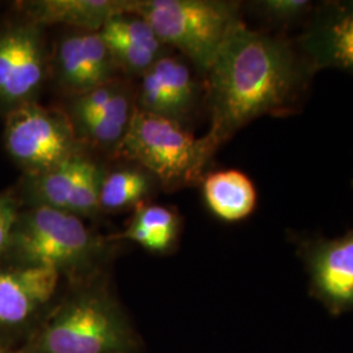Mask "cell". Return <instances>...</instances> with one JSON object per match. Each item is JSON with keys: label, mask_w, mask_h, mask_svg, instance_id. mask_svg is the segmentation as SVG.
Listing matches in <instances>:
<instances>
[{"label": "cell", "mask_w": 353, "mask_h": 353, "mask_svg": "<svg viewBox=\"0 0 353 353\" xmlns=\"http://www.w3.org/2000/svg\"><path fill=\"white\" fill-rule=\"evenodd\" d=\"M316 72L290 38L242 23L205 74L211 121L205 135L220 148L259 117L290 115L299 109Z\"/></svg>", "instance_id": "6da1fadb"}, {"label": "cell", "mask_w": 353, "mask_h": 353, "mask_svg": "<svg viewBox=\"0 0 353 353\" xmlns=\"http://www.w3.org/2000/svg\"><path fill=\"white\" fill-rule=\"evenodd\" d=\"M140 341L99 275L76 281L17 353H138Z\"/></svg>", "instance_id": "7a4b0ae2"}, {"label": "cell", "mask_w": 353, "mask_h": 353, "mask_svg": "<svg viewBox=\"0 0 353 353\" xmlns=\"http://www.w3.org/2000/svg\"><path fill=\"white\" fill-rule=\"evenodd\" d=\"M110 239L92 232L76 214L48 207L20 211L0 265L42 267L74 283L99 275Z\"/></svg>", "instance_id": "3957f363"}, {"label": "cell", "mask_w": 353, "mask_h": 353, "mask_svg": "<svg viewBox=\"0 0 353 353\" xmlns=\"http://www.w3.org/2000/svg\"><path fill=\"white\" fill-rule=\"evenodd\" d=\"M217 150L207 135L196 138L176 122L137 109L113 154L141 165L165 189L176 190L202 183Z\"/></svg>", "instance_id": "277c9868"}, {"label": "cell", "mask_w": 353, "mask_h": 353, "mask_svg": "<svg viewBox=\"0 0 353 353\" xmlns=\"http://www.w3.org/2000/svg\"><path fill=\"white\" fill-rule=\"evenodd\" d=\"M126 13L143 17L165 46L181 51L204 76L243 23L240 3L224 0H128Z\"/></svg>", "instance_id": "5b68a950"}, {"label": "cell", "mask_w": 353, "mask_h": 353, "mask_svg": "<svg viewBox=\"0 0 353 353\" xmlns=\"http://www.w3.org/2000/svg\"><path fill=\"white\" fill-rule=\"evenodd\" d=\"M67 113L29 102L6 114L4 145L26 174L50 170L81 153Z\"/></svg>", "instance_id": "8992f818"}, {"label": "cell", "mask_w": 353, "mask_h": 353, "mask_svg": "<svg viewBox=\"0 0 353 353\" xmlns=\"http://www.w3.org/2000/svg\"><path fill=\"white\" fill-rule=\"evenodd\" d=\"M61 275L42 267L0 265V347L26 335L49 313Z\"/></svg>", "instance_id": "52a82bcc"}, {"label": "cell", "mask_w": 353, "mask_h": 353, "mask_svg": "<svg viewBox=\"0 0 353 353\" xmlns=\"http://www.w3.org/2000/svg\"><path fill=\"white\" fill-rule=\"evenodd\" d=\"M41 26L26 20L0 30V110L36 101L48 72Z\"/></svg>", "instance_id": "ba28073f"}, {"label": "cell", "mask_w": 353, "mask_h": 353, "mask_svg": "<svg viewBox=\"0 0 353 353\" xmlns=\"http://www.w3.org/2000/svg\"><path fill=\"white\" fill-rule=\"evenodd\" d=\"M310 293L334 316L353 312V228L336 239L299 242Z\"/></svg>", "instance_id": "9c48e42d"}, {"label": "cell", "mask_w": 353, "mask_h": 353, "mask_svg": "<svg viewBox=\"0 0 353 353\" xmlns=\"http://www.w3.org/2000/svg\"><path fill=\"white\" fill-rule=\"evenodd\" d=\"M201 92L188 64L163 55L141 75L137 109L183 126L199 101Z\"/></svg>", "instance_id": "30bf717a"}, {"label": "cell", "mask_w": 353, "mask_h": 353, "mask_svg": "<svg viewBox=\"0 0 353 353\" xmlns=\"http://www.w3.org/2000/svg\"><path fill=\"white\" fill-rule=\"evenodd\" d=\"M297 46L316 71L334 68L353 75V0L318 6Z\"/></svg>", "instance_id": "8fae6325"}, {"label": "cell", "mask_w": 353, "mask_h": 353, "mask_svg": "<svg viewBox=\"0 0 353 353\" xmlns=\"http://www.w3.org/2000/svg\"><path fill=\"white\" fill-rule=\"evenodd\" d=\"M59 87L72 97L115 80L117 67L100 32L64 36L52 58Z\"/></svg>", "instance_id": "7c38bea8"}, {"label": "cell", "mask_w": 353, "mask_h": 353, "mask_svg": "<svg viewBox=\"0 0 353 353\" xmlns=\"http://www.w3.org/2000/svg\"><path fill=\"white\" fill-rule=\"evenodd\" d=\"M128 0H37L19 3L23 20L34 26H75L100 32L114 16L126 13Z\"/></svg>", "instance_id": "4fadbf2b"}, {"label": "cell", "mask_w": 353, "mask_h": 353, "mask_svg": "<svg viewBox=\"0 0 353 353\" xmlns=\"http://www.w3.org/2000/svg\"><path fill=\"white\" fill-rule=\"evenodd\" d=\"M202 185L208 208L224 221H240L256 207V190L240 170L214 172L205 176Z\"/></svg>", "instance_id": "5bb4252c"}, {"label": "cell", "mask_w": 353, "mask_h": 353, "mask_svg": "<svg viewBox=\"0 0 353 353\" xmlns=\"http://www.w3.org/2000/svg\"><path fill=\"white\" fill-rule=\"evenodd\" d=\"M85 159L84 154H79L50 170L26 174L20 185V194H16L19 201L26 203L28 207H48L68 212L76 181Z\"/></svg>", "instance_id": "9a60e30c"}, {"label": "cell", "mask_w": 353, "mask_h": 353, "mask_svg": "<svg viewBox=\"0 0 353 353\" xmlns=\"http://www.w3.org/2000/svg\"><path fill=\"white\" fill-rule=\"evenodd\" d=\"M181 221L176 212L161 205H139L126 230L110 240H130L152 252H170L176 245Z\"/></svg>", "instance_id": "2e32d148"}, {"label": "cell", "mask_w": 353, "mask_h": 353, "mask_svg": "<svg viewBox=\"0 0 353 353\" xmlns=\"http://www.w3.org/2000/svg\"><path fill=\"white\" fill-rule=\"evenodd\" d=\"M131 96L122 87L101 112L74 126L80 141H89L103 148H113L126 135L131 119L135 114Z\"/></svg>", "instance_id": "e0dca14e"}, {"label": "cell", "mask_w": 353, "mask_h": 353, "mask_svg": "<svg viewBox=\"0 0 353 353\" xmlns=\"http://www.w3.org/2000/svg\"><path fill=\"white\" fill-rule=\"evenodd\" d=\"M150 188V176L141 170L125 169L114 172L103 178L100 207L106 211L130 208L143 201Z\"/></svg>", "instance_id": "ac0fdd59"}, {"label": "cell", "mask_w": 353, "mask_h": 353, "mask_svg": "<svg viewBox=\"0 0 353 353\" xmlns=\"http://www.w3.org/2000/svg\"><path fill=\"white\" fill-rule=\"evenodd\" d=\"M105 174L101 168L89 159H85L77 176L71 202L68 207L70 214L76 216H93L100 207L102 182Z\"/></svg>", "instance_id": "d6986e66"}, {"label": "cell", "mask_w": 353, "mask_h": 353, "mask_svg": "<svg viewBox=\"0 0 353 353\" xmlns=\"http://www.w3.org/2000/svg\"><path fill=\"white\" fill-rule=\"evenodd\" d=\"M122 87L123 85L121 83L113 80L101 87L74 96L67 112L72 125L75 126L77 123L100 113Z\"/></svg>", "instance_id": "ffe728a7"}, {"label": "cell", "mask_w": 353, "mask_h": 353, "mask_svg": "<svg viewBox=\"0 0 353 353\" xmlns=\"http://www.w3.org/2000/svg\"><path fill=\"white\" fill-rule=\"evenodd\" d=\"M254 4L265 20L278 26H292L306 17L314 8L309 0H263Z\"/></svg>", "instance_id": "44dd1931"}, {"label": "cell", "mask_w": 353, "mask_h": 353, "mask_svg": "<svg viewBox=\"0 0 353 353\" xmlns=\"http://www.w3.org/2000/svg\"><path fill=\"white\" fill-rule=\"evenodd\" d=\"M20 205L17 195L13 192H0V261L8 249L13 229L20 214Z\"/></svg>", "instance_id": "7402d4cb"}, {"label": "cell", "mask_w": 353, "mask_h": 353, "mask_svg": "<svg viewBox=\"0 0 353 353\" xmlns=\"http://www.w3.org/2000/svg\"><path fill=\"white\" fill-rule=\"evenodd\" d=\"M0 353H17V352H14V351H11V350H7V348H1V347H0Z\"/></svg>", "instance_id": "603a6c76"}]
</instances>
